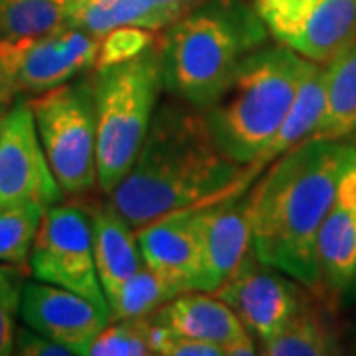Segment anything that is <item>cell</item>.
Here are the masks:
<instances>
[{"label": "cell", "instance_id": "6da1fadb", "mask_svg": "<svg viewBox=\"0 0 356 356\" xmlns=\"http://www.w3.org/2000/svg\"><path fill=\"white\" fill-rule=\"evenodd\" d=\"M255 175L254 165H240L218 147L204 113L166 103L154 113L137 161L109 192V204L137 229L168 212L245 191Z\"/></svg>", "mask_w": 356, "mask_h": 356}, {"label": "cell", "instance_id": "7a4b0ae2", "mask_svg": "<svg viewBox=\"0 0 356 356\" xmlns=\"http://www.w3.org/2000/svg\"><path fill=\"white\" fill-rule=\"evenodd\" d=\"M356 147L341 139H305L283 154L252 188L250 250L305 287L321 285L317 234Z\"/></svg>", "mask_w": 356, "mask_h": 356}, {"label": "cell", "instance_id": "3957f363", "mask_svg": "<svg viewBox=\"0 0 356 356\" xmlns=\"http://www.w3.org/2000/svg\"><path fill=\"white\" fill-rule=\"evenodd\" d=\"M269 32L245 0H202L168 26L161 42L163 86L196 109H206L236 70L266 46Z\"/></svg>", "mask_w": 356, "mask_h": 356}, {"label": "cell", "instance_id": "277c9868", "mask_svg": "<svg viewBox=\"0 0 356 356\" xmlns=\"http://www.w3.org/2000/svg\"><path fill=\"white\" fill-rule=\"evenodd\" d=\"M303 58L285 46H261L204 109L218 147L240 165L254 163L289 113Z\"/></svg>", "mask_w": 356, "mask_h": 356}, {"label": "cell", "instance_id": "5b68a950", "mask_svg": "<svg viewBox=\"0 0 356 356\" xmlns=\"http://www.w3.org/2000/svg\"><path fill=\"white\" fill-rule=\"evenodd\" d=\"M97 182L113 191L125 178L147 139L163 88L161 50L151 46L137 58L95 72Z\"/></svg>", "mask_w": 356, "mask_h": 356}, {"label": "cell", "instance_id": "8992f818", "mask_svg": "<svg viewBox=\"0 0 356 356\" xmlns=\"http://www.w3.org/2000/svg\"><path fill=\"white\" fill-rule=\"evenodd\" d=\"M32 105L40 143L64 194L76 196L97 182V119L93 81L64 83L40 93Z\"/></svg>", "mask_w": 356, "mask_h": 356}, {"label": "cell", "instance_id": "52a82bcc", "mask_svg": "<svg viewBox=\"0 0 356 356\" xmlns=\"http://www.w3.org/2000/svg\"><path fill=\"white\" fill-rule=\"evenodd\" d=\"M38 281L64 287L109 307L97 277L91 218L76 206H48L30 252Z\"/></svg>", "mask_w": 356, "mask_h": 356}, {"label": "cell", "instance_id": "ba28073f", "mask_svg": "<svg viewBox=\"0 0 356 356\" xmlns=\"http://www.w3.org/2000/svg\"><path fill=\"white\" fill-rule=\"evenodd\" d=\"M254 8L277 44L317 64L356 42V0H254Z\"/></svg>", "mask_w": 356, "mask_h": 356}, {"label": "cell", "instance_id": "9c48e42d", "mask_svg": "<svg viewBox=\"0 0 356 356\" xmlns=\"http://www.w3.org/2000/svg\"><path fill=\"white\" fill-rule=\"evenodd\" d=\"M99 46L102 38L64 24L36 38L0 40V56L13 65L18 89L40 95L95 67Z\"/></svg>", "mask_w": 356, "mask_h": 356}, {"label": "cell", "instance_id": "30bf717a", "mask_svg": "<svg viewBox=\"0 0 356 356\" xmlns=\"http://www.w3.org/2000/svg\"><path fill=\"white\" fill-rule=\"evenodd\" d=\"M62 198L64 191L42 149L32 105L18 99L0 133V208L22 202L54 206Z\"/></svg>", "mask_w": 356, "mask_h": 356}, {"label": "cell", "instance_id": "8fae6325", "mask_svg": "<svg viewBox=\"0 0 356 356\" xmlns=\"http://www.w3.org/2000/svg\"><path fill=\"white\" fill-rule=\"evenodd\" d=\"M283 275V271L248 252L214 295L229 305L243 327L264 343L277 334L301 307L297 287Z\"/></svg>", "mask_w": 356, "mask_h": 356}, {"label": "cell", "instance_id": "7c38bea8", "mask_svg": "<svg viewBox=\"0 0 356 356\" xmlns=\"http://www.w3.org/2000/svg\"><path fill=\"white\" fill-rule=\"evenodd\" d=\"M20 317L26 325L72 355L86 356L93 339L109 325V307L51 283H28L20 291Z\"/></svg>", "mask_w": 356, "mask_h": 356}, {"label": "cell", "instance_id": "4fadbf2b", "mask_svg": "<svg viewBox=\"0 0 356 356\" xmlns=\"http://www.w3.org/2000/svg\"><path fill=\"white\" fill-rule=\"evenodd\" d=\"M245 191L228 194L216 202L196 206L202 254L198 291H216L250 252L252 191Z\"/></svg>", "mask_w": 356, "mask_h": 356}, {"label": "cell", "instance_id": "5bb4252c", "mask_svg": "<svg viewBox=\"0 0 356 356\" xmlns=\"http://www.w3.org/2000/svg\"><path fill=\"white\" fill-rule=\"evenodd\" d=\"M145 266L175 283L182 293L198 291L202 254L196 206L168 212L135 229Z\"/></svg>", "mask_w": 356, "mask_h": 356}, {"label": "cell", "instance_id": "9a60e30c", "mask_svg": "<svg viewBox=\"0 0 356 356\" xmlns=\"http://www.w3.org/2000/svg\"><path fill=\"white\" fill-rule=\"evenodd\" d=\"M321 285L344 293L356 275V163L339 184L317 234Z\"/></svg>", "mask_w": 356, "mask_h": 356}, {"label": "cell", "instance_id": "2e32d148", "mask_svg": "<svg viewBox=\"0 0 356 356\" xmlns=\"http://www.w3.org/2000/svg\"><path fill=\"white\" fill-rule=\"evenodd\" d=\"M151 317L156 325L177 334L222 346L224 356L229 344L250 332L229 305L206 291L180 293Z\"/></svg>", "mask_w": 356, "mask_h": 356}, {"label": "cell", "instance_id": "e0dca14e", "mask_svg": "<svg viewBox=\"0 0 356 356\" xmlns=\"http://www.w3.org/2000/svg\"><path fill=\"white\" fill-rule=\"evenodd\" d=\"M93 255L103 295L111 303L121 285L145 266L135 232L111 204L91 216Z\"/></svg>", "mask_w": 356, "mask_h": 356}, {"label": "cell", "instance_id": "ac0fdd59", "mask_svg": "<svg viewBox=\"0 0 356 356\" xmlns=\"http://www.w3.org/2000/svg\"><path fill=\"white\" fill-rule=\"evenodd\" d=\"M327 107V64H317L303 58V70L299 88L295 93L289 113L275 131V135L264 147V151L255 156L254 165L259 172L264 166L275 161L277 156L291 151L301 140L309 139L323 119Z\"/></svg>", "mask_w": 356, "mask_h": 356}, {"label": "cell", "instance_id": "d6986e66", "mask_svg": "<svg viewBox=\"0 0 356 356\" xmlns=\"http://www.w3.org/2000/svg\"><path fill=\"white\" fill-rule=\"evenodd\" d=\"M356 133V42L327 64V107L309 139H344Z\"/></svg>", "mask_w": 356, "mask_h": 356}, {"label": "cell", "instance_id": "ffe728a7", "mask_svg": "<svg viewBox=\"0 0 356 356\" xmlns=\"http://www.w3.org/2000/svg\"><path fill=\"white\" fill-rule=\"evenodd\" d=\"M261 346L266 356H327L341 355L339 334L325 317L299 307L277 334L267 339Z\"/></svg>", "mask_w": 356, "mask_h": 356}, {"label": "cell", "instance_id": "44dd1931", "mask_svg": "<svg viewBox=\"0 0 356 356\" xmlns=\"http://www.w3.org/2000/svg\"><path fill=\"white\" fill-rule=\"evenodd\" d=\"M65 24L97 38L121 26H140L156 32L154 0H70Z\"/></svg>", "mask_w": 356, "mask_h": 356}, {"label": "cell", "instance_id": "7402d4cb", "mask_svg": "<svg viewBox=\"0 0 356 356\" xmlns=\"http://www.w3.org/2000/svg\"><path fill=\"white\" fill-rule=\"evenodd\" d=\"M70 0H0V40L50 34L65 24Z\"/></svg>", "mask_w": 356, "mask_h": 356}, {"label": "cell", "instance_id": "603a6c76", "mask_svg": "<svg viewBox=\"0 0 356 356\" xmlns=\"http://www.w3.org/2000/svg\"><path fill=\"white\" fill-rule=\"evenodd\" d=\"M180 293L182 291L175 283L159 275L149 266H143L133 277H129L121 285L117 297L109 303L111 318L121 321V318L151 317L156 309H161Z\"/></svg>", "mask_w": 356, "mask_h": 356}, {"label": "cell", "instance_id": "cb8c5ba5", "mask_svg": "<svg viewBox=\"0 0 356 356\" xmlns=\"http://www.w3.org/2000/svg\"><path fill=\"white\" fill-rule=\"evenodd\" d=\"M46 208L48 206L40 202L0 208V264L22 266L30 259Z\"/></svg>", "mask_w": 356, "mask_h": 356}, {"label": "cell", "instance_id": "d4e9b609", "mask_svg": "<svg viewBox=\"0 0 356 356\" xmlns=\"http://www.w3.org/2000/svg\"><path fill=\"white\" fill-rule=\"evenodd\" d=\"M153 318H121L115 325H107L89 344L86 356H149L153 353L151 343Z\"/></svg>", "mask_w": 356, "mask_h": 356}, {"label": "cell", "instance_id": "484cf974", "mask_svg": "<svg viewBox=\"0 0 356 356\" xmlns=\"http://www.w3.org/2000/svg\"><path fill=\"white\" fill-rule=\"evenodd\" d=\"M153 44V30H147V28H140V26H121V28H115V30H111L109 34H105L102 38L95 70L133 60V58H137L145 50H149Z\"/></svg>", "mask_w": 356, "mask_h": 356}, {"label": "cell", "instance_id": "4316f807", "mask_svg": "<svg viewBox=\"0 0 356 356\" xmlns=\"http://www.w3.org/2000/svg\"><path fill=\"white\" fill-rule=\"evenodd\" d=\"M151 343H153L154 355L161 356H224L222 346L177 334L156 325L154 321L151 329Z\"/></svg>", "mask_w": 356, "mask_h": 356}, {"label": "cell", "instance_id": "83f0119b", "mask_svg": "<svg viewBox=\"0 0 356 356\" xmlns=\"http://www.w3.org/2000/svg\"><path fill=\"white\" fill-rule=\"evenodd\" d=\"M20 287L13 275L0 267V356L14 353L16 315L20 313Z\"/></svg>", "mask_w": 356, "mask_h": 356}, {"label": "cell", "instance_id": "f1b7e54d", "mask_svg": "<svg viewBox=\"0 0 356 356\" xmlns=\"http://www.w3.org/2000/svg\"><path fill=\"white\" fill-rule=\"evenodd\" d=\"M14 353L26 356H72V350L34 329H16Z\"/></svg>", "mask_w": 356, "mask_h": 356}, {"label": "cell", "instance_id": "f546056e", "mask_svg": "<svg viewBox=\"0 0 356 356\" xmlns=\"http://www.w3.org/2000/svg\"><path fill=\"white\" fill-rule=\"evenodd\" d=\"M202 0H154V20L156 30L168 28L180 20L182 16L191 13L194 6H198Z\"/></svg>", "mask_w": 356, "mask_h": 356}, {"label": "cell", "instance_id": "4dcf8cb0", "mask_svg": "<svg viewBox=\"0 0 356 356\" xmlns=\"http://www.w3.org/2000/svg\"><path fill=\"white\" fill-rule=\"evenodd\" d=\"M16 93H20V89L14 79L13 65L0 56V103H10Z\"/></svg>", "mask_w": 356, "mask_h": 356}, {"label": "cell", "instance_id": "1f68e13d", "mask_svg": "<svg viewBox=\"0 0 356 356\" xmlns=\"http://www.w3.org/2000/svg\"><path fill=\"white\" fill-rule=\"evenodd\" d=\"M10 111V105L8 103H0V133H2V125H4V119Z\"/></svg>", "mask_w": 356, "mask_h": 356}, {"label": "cell", "instance_id": "d6a6232c", "mask_svg": "<svg viewBox=\"0 0 356 356\" xmlns=\"http://www.w3.org/2000/svg\"><path fill=\"white\" fill-rule=\"evenodd\" d=\"M344 293H346L353 301H356V275H355V280H353V283L348 285V289H346Z\"/></svg>", "mask_w": 356, "mask_h": 356}]
</instances>
